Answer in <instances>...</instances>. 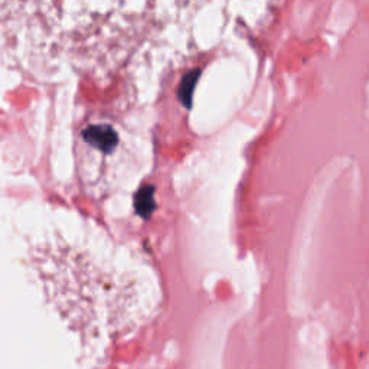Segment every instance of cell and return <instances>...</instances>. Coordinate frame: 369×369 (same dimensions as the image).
I'll use <instances>...</instances> for the list:
<instances>
[{
    "mask_svg": "<svg viewBox=\"0 0 369 369\" xmlns=\"http://www.w3.org/2000/svg\"><path fill=\"white\" fill-rule=\"evenodd\" d=\"M368 100H369V84H368Z\"/></svg>",
    "mask_w": 369,
    "mask_h": 369,
    "instance_id": "cell-1",
    "label": "cell"
}]
</instances>
